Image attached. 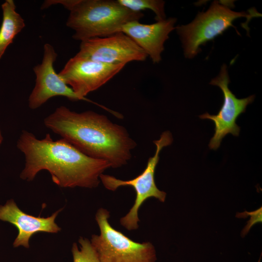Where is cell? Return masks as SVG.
Here are the masks:
<instances>
[{
  "mask_svg": "<svg viewBox=\"0 0 262 262\" xmlns=\"http://www.w3.org/2000/svg\"><path fill=\"white\" fill-rule=\"evenodd\" d=\"M80 248L74 243L71 248L73 262H100L97 253L88 239L81 237L79 240Z\"/></svg>",
  "mask_w": 262,
  "mask_h": 262,
  "instance_id": "cell-15",
  "label": "cell"
},
{
  "mask_svg": "<svg viewBox=\"0 0 262 262\" xmlns=\"http://www.w3.org/2000/svg\"><path fill=\"white\" fill-rule=\"evenodd\" d=\"M61 4L70 11L66 26L74 31L73 38L81 42L121 32L126 23L139 20L142 12H134L113 0H45L42 8Z\"/></svg>",
  "mask_w": 262,
  "mask_h": 262,
  "instance_id": "cell-3",
  "label": "cell"
},
{
  "mask_svg": "<svg viewBox=\"0 0 262 262\" xmlns=\"http://www.w3.org/2000/svg\"><path fill=\"white\" fill-rule=\"evenodd\" d=\"M2 139H3V138H2V136L1 132H0V144L1 143V142H2Z\"/></svg>",
  "mask_w": 262,
  "mask_h": 262,
  "instance_id": "cell-17",
  "label": "cell"
},
{
  "mask_svg": "<svg viewBox=\"0 0 262 262\" xmlns=\"http://www.w3.org/2000/svg\"><path fill=\"white\" fill-rule=\"evenodd\" d=\"M173 137L168 131L163 132L159 139L153 141L156 149L153 156L150 157L144 171L133 179L125 180L118 179L109 175L102 174L99 179L107 189L115 191L121 186L133 187L136 193L134 203L129 212L120 218L121 225L128 230L137 229L139 227L138 211L143 203L148 198L154 197L160 201H165L166 193L160 190L157 187L154 174L159 162L160 153L163 147L171 144Z\"/></svg>",
  "mask_w": 262,
  "mask_h": 262,
  "instance_id": "cell-5",
  "label": "cell"
},
{
  "mask_svg": "<svg viewBox=\"0 0 262 262\" xmlns=\"http://www.w3.org/2000/svg\"><path fill=\"white\" fill-rule=\"evenodd\" d=\"M109 212L101 208L95 215L100 234H94L91 243L100 262H156V252L149 242L138 243L114 229Z\"/></svg>",
  "mask_w": 262,
  "mask_h": 262,
  "instance_id": "cell-4",
  "label": "cell"
},
{
  "mask_svg": "<svg viewBox=\"0 0 262 262\" xmlns=\"http://www.w3.org/2000/svg\"><path fill=\"white\" fill-rule=\"evenodd\" d=\"M252 16L232 11L226 5L214 1L207 11L199 13L190 23L176 27L185 56L189 58L195 57L200 45L233 26L232 22L236 18Z\"/></svg>",
  "mask_w": 262,
  "mask_h": 262,
  "instance_id": "cell-6",
  "label": "cell"
},
{
  "mask_svg": "<svg viewBox=\"0 0 262 262\" xmlns=\"http://www.w3.org/2000/svg\"><path fill=\"white\" fill-rule=\"evenodd\" d=\"M44 123L85 155L106 161L113 168L126 164L136 145L124 127L91 111L78 113L61 106Z\"/></svg>",
  "mask_w": 262,
  "mask_h": 262,
  "instance_id": "cell-2",
  "label": "cell"
},
{
  "mask_svg": "<svg viewBox=\"0 0 262 262\" xmlns=\"http://www.w3.org/2000/svg\"><path fill=\"white\" fill-rule=\"evenodd\" d=\"M57 57L53 46L45 44L42 63L33 68L36 79L34 87L28 99L30 109L38 108L56 96L65 97L72 101L85 100L78 96L55 72L53 65Z\"/></svg>",
  "mask_w": 262,
  "mask_h": 262,
  "instance_id": "cell-10",
  "label": "cell"
},
{
  "mask_svg": "<svg viewBox=\"0 0 262 262\" xmlns=\"http://www.w3.org/2000/svg\"><path fill=\"white\" fill-rule=\"evenodd\" d=\"M61 211L58 210L47 218L36 217L23 212L13 199H10L4 205H0V220L8 222L17 229L18 233L13 243L14 247L23 246L29 248L30 238L34 234L40 232L55 233L61 230L55 222Z\"/></svg>",
  "mask_w": 262,
  "mask_h": 262,
  "instance_id": "cell-11",
  "label": "cell"
},
{
  "mask_svg": "<svg viewBox=\"0 0 262 262\" xmlns=\"http://www.w3.org/2000/svg\"><path fill=\"white\" fill-rule=\"evenodd\" d=\"M229 82L227 66L223 65L219 75L210 82L211 84L217 86L222 90L224 96L223 105L217 115L206 113L199 116L201 119H210L214 122V133L209 144L211 149L216 150L227 134L239 135L240 128L236 124V120L242 113L245 112L247 106L251 103L255 98L254 95L244 98H237L229 90Z\"/></svg>",
  "mask_w": 262,
  "mask_h": 262,
  "instance_id": "cell-8",
  "label": "cell"
},
{
  "mask_svg": "<svg viewBox=\"0 0 262 262\" xmlns=\"http://www.w3.org/2000/svg\"><path fill=\"white\" fill-rule=\"evenodd\" d=\"M176 21V18L170 17L153 24H145L139 20H134L123 25L121 32L133 40L154 63H158L161 60L164 43L175 28Z\"/></svg>",
  "mask_w": 262,
  "mask_h": 262,
  "instance_id": "cell-12",
  "label": "cell"
},
{
  "mask_svg": "<svg viewBox=\"0 0 262 262\" xmlns=\"http://www.w3.org/2000/svg\"><path fill=\"white\" fill-rule=\"evenodd\" d=\"M124 7L134 12H141L146 9L152 10L156 15L157 21L166 19L164 2L159 0H117Z\"/></svg>",
  "mask_w": 262,
  "mask_h": 262,
  "instance_id": "cell-14",
  "label": "cell"
},
{
  "mask_svg": "<svg viewBox=\"0 0 262 262\" xmlns=\"http://www.w3.org/2000/svg\"><path fill=\"white\" fill-rule=\"evenodd\" d=\"M77 54L95 61L113 65L144 61L148 57L133 40L121 32L82 41Z\"/></svg>",
  "mask_w": 262,
  "mask_h": 262,
  "instance_id": "cell-9",
  "label": "cell"
},
{
  "mask_svg": "<svg viewBox=\"0 0 262 262\" xmlns=\"http://www.w3.org/2000/svg\"><path fill=\"white\" fill-rule=\"evenodd\" d=\"M262 207L253 212H248L245 211L244 213H239L236 214V216L239 218L246 217L247 215L250 216L249 220L247 222L246 225L243 229L241 235L245 236L249 231L251 228L256 223L262 222Z\"/></svg>",
  "mask_w": 262,
  "mask_h": 262,
  "instance_id": "cell-16",
  "label": "cell"
},
{
  "mask_svg": "<svg viewBox=\"0 0 262 262\" xmlns=\"http://www.w3.org/2000/svg\"><path fill=\"white\" fill-rule=\"evenodd\" d=\"M125 66L102 63L77 53L67 62L58 74L78 96L113 114V111L85 97L110 81Z\"/></svg>",
  "mask_w": 262,
  "mask_h": 262,
  "instance_id": "cell-7",
  "label": "cell"
},
{
  "mask_svg": "<svg viewBox=\"0 0 262 262\" xmlns=\"http://www.w3.org/2000/svg\"><path fill=\"white\" fill-rule=\"evenodd\" d=\"M17 147L25 158L20 177L28 181L32 180L40 171L46 170L61 187L93 188L98 185L100 175L111 167L106 161L85 155L63 138L53 141L49 133L39 140L23 131Z\"/></svg>",
  "mask_w": 262,
  "mask_h": 262,
  "instance_id": "cell-1",
  "label": "cell"
},
{
  "mask_svg": "<svg viewBox=\"0 0 262 262\" xmlns=\"http://www.w3.org/2000/svg\"><path fill=\"white\" fill-rule=\"evenodd\" d=\"M1 8L3 20L0 28V59L16 35L25 26L24 20L16 11L13 0H5Z\"/></svg>",
  "mask_w": 262,
  "mask_h": 262,
  "instance_id": "cell-13",
  "label": "cell"
}]
</instances>
